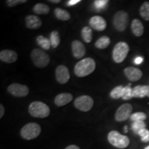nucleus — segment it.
Wrapping results in <instances>:
<instances>
[{
    "instance_id": "nucleus-1",
    "label": "nucleus",
    "mask_w": 149,
    "mask_h": 149,
    "mask_svg": "<svg viewBox=\"0 0 149 149\" xmlns=\"http://www.w3.org/2000/svg\"><path fill=\"white\" fill-rule=\"evenodd\" d=\"M95 61L91 57L83 59L76 64L74 68V74L79 77H84L92 73L95 69Z\"/></svg>"
},
{
    "instance_id": "nucleus-20",
    "label": "nucleus",
    "mask_w": 149,
    "mask_h": 149,
    "mask_svg": "<svg viewBox=\"0 0 149 149\" xmlns=\"http://www.w3.org/2000/svg\"><path fill=\"white\" fill-rule=\"evenodd\" d=\"M54 13H55L56 17L59 20H61V21H67V20L70 19V15L69 13L66 10H64V9L57 8H55Z\"/></svg>"
},
{
    "instance_id": "nucleus-26",
    "label": "nucleus",
    "mask_w": 149,
    "mask_h": 149,
    "mask_svg": "<svg viewBox=\"0 0 149 149\" xmlns=\"http://www.w3.org/2000/svg\"><path fill=\"white\" fill-rule=\"evenodd\" d=\"M50 41H51V46L53 48H57L60 43V37L59 33L57 31H54L51 33L50 35Z\"/></svg>"
},
{
    "instance_id": "nucleus-31",
    "label": "nucleus",
    "mask_w": 149,
    "mask_h": 149,
    "mask_svg": "<svg viewBox=\"0 0 149 149\" xmlns=\"http://www.w3.org/2000/svg\"><path fill=\"white\" fill-rule=\"evenodd\" d=\"M138 135L140 136L141 141H144V142L149 141V130L146 128L141 130L138 133Z\"/></svg>"
},
{
    "instance_id": "nucleus-8",
    "label": "nucleus",
    "mask_w": 149,
    "mask_h": 149,
    "mask_svg": "<svg viewBox=\"0 0 149 149\" xmlns=\"http://www.w3.org/2000/svg\"><path fill=\"white\" fill-rule=\"evenodd\" d=\"M94 104V101L93 98L88 95H82L78 97L74 100V107L79 111L83 112L89 111L92 109Z\"/></svg>"
},
{
    "instance_id": "nucleus-30",
    "label": "nucleus",
    "mask_w": 149,
    "mask_h": 149,
    "mask_svg": "<svg viewBox=\"0 0 149 149\" xmlns=\"http://www.w3.org/2000/svg\"><path fill=\"white\" fill-rule=\"evenodd\" d=\"M130 118L133 122H136V121H144L146 119V115L144 113H142V112H137V113H133Z\"/></svg>"
},
{
    "instance_id": "nucleus-22",
    "label": "nucleus",
    "mask_w": 149,
    "mask_h": 149,
    "mask_svg": "<svg viewBox=\"0 0 149 149\" xmlns=\"http://www.w3.org/2000/svg\"><path fill=\"white\" fill-rule=\"evenodd\" d=\"M110 43H111V40L109 37L102 36L97 40L95 46L99 49H104L109 46Z\"/></svg>"
},
{
    "instance_id": "nucleus-5",
    "label": "nucleus",
    "mask_w": 149,
    "mask_h": 149,
    "mask_svg": "<svg viewBox=\"0 0 149 149\" xmlns=\"http://www.w3.org/2000/svg\"><path fill=\"white\" fill-rule=\"evenodd\" d=\"M31 59L35 66L39 68H44L49 64L50 56L46 52L40 48H35L31 53Z\"/></svg>"
},
{
    "instance_id": "nucleus-32",
    "label": "nucleus",
    "mask_w": 149,
    "mask_h": 149,
    "mask_svg": "<svg viewBox=\"0 0 149 149\" xmlns=\"http://www.w3.org/2000/svg\"><path fill=\"white\" fill-rule=\"evenodd\" d=\"M108 2L109 1L107 0H96L94 1V4L97 9H102L107 6Z\"/></svg>"
},
{
    "instance_id": "nucleus-24",
    "label": "nucleus",
    "mask_w": 149,
    "mask_h": 149,
    "mask_svg": "<svg viewBox=\"0 0 149 149\" xmlns=\"http://www.w3.org/2000/svg\"><path fill=\"white\" fill-rule=\"evenodd\" d=\"M81 37L86 43H90L93 40V31L89 26L84 27L81 30Z\"/></svg>"
},
{
    "instance_id": "nucleus-37",
    "label": "nucleus",
    "mask_w": 149,
    "mask_h": 149,
    "mask_svg": "<svg viewBox=\"0 0 149 149\" xmlns=\"http://www.w3.org/2000/svg\"><path fill=\"white\" fill-rule=\"evenodd\" d=\"M65 149H80L79 147L76 145H70V146H67Z\"/></svg>"
},
{
    "instance_id": "nucleus-25",
    "label": "nucleus",
    "mask_w": 149,
    "mask_h": 149,
    "mask_svg": "<svg viewBox=\"0 0 149 149\" xmlns=\"http://www.w3.org/2000/svg\"><path fill=\"white\" fill-rule=\"evenodd\" d=\"M139 13L141 17L146 21H149V2L145 1L139 8Z\"/></svg>"
},
{
    "instance_id": "nucleus-13",
    "label": "nucleus",
    "mask_w": 149,
    "mask_h": 149,
    "mask_svg": "<svg viewBox=\"0 0 149 149\" xmlns=\"http://www.w3.org/2000/svg\"><path fill=\"white\" fill-rule=\"evenodd\" d=\"M72 52L74 58H82L86 53V48L82 42L79 40H74L72 42Z\"/></svg>"
},
{
    "instance_id": "nucleus-35",
    "label": "nucleus",
    "mask_w": 149,
    "mask_h": 149,
    "mask_svg": "<svg viewBox=\"0 0 149 149\" xmlns=\"http://www.w3.org/2000/svg\"><path fill=\"white\" fill-rule=\"evenodd\" d=\"M4 107L2 104H0V118H2V117L4 115Z\"/></svg>"
},
{
    "instance_id": "nucleus-9",
    "label": "nucleus",
    "mask_w": 149,
    "mask_h": 149,
    "mask_svg": "<svg viewBox=\"0 0 149 149\" xmlns=\"http://www.w3.org/2000/svg\"><path fill=\"white\" fill-rule=\"evenodd\" d=\"M132 111H133V107L131 104L128 103L122 104L120 107H119L115 113V120L117 122L126 121L131 116Z\"/></svg>"
},
{
    "instance_id": "nucleus-33",
    "label": "nucleus",
    "mask_w": 149,
    "mask_h": 149,
    "mask_svg": "<svg viewBox=\"0 0 149 149\" xmlns=\"http://www.w3.org/2000/svg\"><path fill=\"white\" fill-rule=\"evenodd\" d=\"M26 2V0H8V1H6L7 5H8L9 7H14L17 5L22 4V3H25Z\"/></svg>"
},
{
    "instance_id": "nucleus-11",
    "label": "nucleus",
    "mask_w": 149,
    "mask_h": 149,
    "mask_svg": "<svg viewBox=\"0 0 149 149\" xmlns=\"http://www.w3.org/2000/svg\"><path fill=\"white\" fill-rule=\"evenodd\" d=\"M55 77L57 81L61 84L67 83L70 79L68 68L64 65H59L55 70Z\"/></svg>"
},
{
    "instance_id": "nucleus-7",
    "label": "nucleus",
    "mask_w": 149,
    "mask_h": 149,
    "mask_svg": "<svg viewBox=\"0 0 149 149\" xmlns=\"http://www.w3.org/2000/svg\"><path fill=\"white\" fill-rule=\"evenodd\" d=\"M113 23L117 31H125L128 24V14L124 10L118 11L113 17Z\"/></svg>"
},
{
    "instance_id": "nucleus-34",
    "label": "nucleus",
    "mask_w": 149,
    "mask_h": 149,
    "mask_svg": "<svg viewBox=\"0 0 149 149\" xmlns=\"http://www.w3.org/2000/svg\"><path fill=\"white\" fill-rule=\"evenodd\" d=\"M143 60H144V59H143L142 57H137L135 59V60H134V62H135V64L139 65L142 63Z\"/></svg>"
},
{
    "instance_id": "nucleus-40",
    "label": "nucleus",
    "mask_w": 149,
    "mask_h": 149,
    "mask_svg": "<svg viewBox=\"0 0 149 149\" xmlns=\"http://www.w3.org/2000/svg\"><path fill=\"white\" fill-rule=\"evenodd\" d=\"M148 86V85H147ZM147 97H149V86H148V92H147Z\"/></svg>"
},
{
    "instance_id": "nucleus-15",
    "label": "nucleus",
    "mask_w": 149,
    "mask_h": 149,
    "mask_svg": "<svg viewBox=\"0 0 149 149\" xmlns=\"http://www.w3.org/2000/svg\"><path fill=\"white\" fill-rule=\"evenodd\" d=\"M17 54L16 52L10 50H3L0 52V59L1 61L8 63V64H12L15 62L17 59Z\"/></svg>"
},
{
    "instance_id": "nucleus-41",
    "label": "nucleus",
    "mask_w": 149,
    "mask_h": 149,
    "mask_svg": "<svg viewBox=\"0 0 149 149\" xmlns=\"http://www.w3.org/2000/svg\"><path fill=\"white\" fill-rule=\"evenodd\" d=\"M144 149H149V146H146V148H145Z\"/></svg>"
},
{
    "instance_id": "nucleus-21",
    "label": "nucleus",
    "mask_w": 149,
    "mask_h": 149,
    "mask_svg": "<svg viewBox=\"0 0 149 149\" xmlns=\"http://www.w3.org/2000/svg\"><path fill=\"white\" fill-rule=\"evenodd\" d=\"M33 11L38 15H46L49 13L50 8L45 3H38L33 7Z\"/></svg>"
},
{
    "instance_id": "nucleus-29",
    "label": "nucleus",
    "mask_w": 149,
    "mask_h": 149,
    "mask_svg": "<svg viewBox=\"0 0 149 149\" xmlns=\"http://www.w3.org/2000/svg\"><path fill=\"white\" fill-rule=\"evenodd\" d=\"M133 97V89L131 88L130 84H128L126 86L124 87L122 93V98L124 100H129Z\"/></svg>"
},
{
    "instance_id": "nucleus-16",
    "label": "nucleus",
    "mask_w": 149,
    "mask_h": 149,
    "mask_svg": "<svg viewBox=\"0 0 149 149\" xmlns=\"http://www.w3.org/2000/svg\"><path fill=\"white\" fill-rule=\"evenodd\" d=\"M26 25L27 28L30 29H37L42 26V22L41 19L36 15H31L26 16L25 19Z\"/></svg>"
},
{
    "instance_id": "nucleus-18",
    "label": "nucleus",
    "mask_w": 149,
    "mask_h": 149,
    "mask_svg": "<svg viewBox=\"0 0 149 149\" xmlns=\"http://www.w3.org/2000/svg\"><path fill=\"white\" fill-rule=\"evenodd\" d=\"M132 32L136 37H140L143 35L144 31V28L142 23L138 19H135L131 23Z\"/></svg>"
},
{
    "instance_id": "nucleus-3",
    "label": "nucleus",
    "mask_w": 149,
    "mask_h": 149,
    "mask_svg": "<svg viewBox=\"0 0 149 149\" xmlns=\"http://www.w3.org/2000/svg\"><path fill=\"white\" fill-rule=\"evenodd\" d=\"M108 140L112 146L118 148H126L130 143L127 136L122 135L117 130H112L108 135Z\"/></svg>"
},
{
    "instance_id": "nucleus-39",
    "label": "nucleus",
    "mask_w": 149,
    "mask_h": 149,
    "mask_svg": "<svg viewBox=\"0 0 149 149\" xmlns=\"http://www.w3.org/2000/svg\"><path fill=\"white\" fill-rule=\"evenodd\" d=\"M124 131H125V133H127L128 132V127L126 126L124 127Z\"/></svg>"
},
{
    "instance_id": "nucleus-10",
    "label": "nucleus",
    "mask_w": 149,
    "mask_h": 149,
    "mask_svg": "<svg viewBox=\"0 0 149 149\" xmlns=\"http://www.w3.org/2000/svg\"><path fill=\"white\" fill-rule=\"evenodd\" d=\"M8 93L15 97H22L28 95L29 93V88L27 86L14 83L10 84L7 88Z\"/></svg>"
},
{
    "instance_id": "nucleus-14",
    "label": "nucleus",
    "mask_w": 149,
    "mask_h": 149,
    "mask_svg": "<svg viewBox=\"0 0 149 149\" xmlns=\"http://www.w3.org/2000/svg\"><path fill=\"white\" fill-rule=\"evenodd\" d=\"M124 74L126 77L130 81H136L140 79L142 77L143 73L141 70L139 68H135V67L130 66L127 67L124 69Z\"/></svg>"
},
{
    "instance_id": "nucleus-6",
    "label": "nucleus",
    "mask_w": 149,
    "mask_h": 149,
    "mask_svg": "<svg viewBox=\"0 0 149 149\" xmlns=\"http://www.w3.org/2000/svg\"><path fill=\"white\" fill-rule=\"evenodd\" d=\"M129 46L127 43L120 42L117 43L115 46L113 51V59L115 63L120 64L126 59L128 52H129Z\"/></svg>"
},
{
    "instance_id": "nucleus-36",
    "label": "nucleus",
    "mask_w": 149,
    "mask_h": 149,
    "mask_svg": "<svg viewBox=\"0 0 149 149\" xmlns=\"http://www.w3.org/2000/svg\"><path fill=\"white\" fill-rule=\"evenodd\" d=\"M79 2H80V0H70L68 2V4L69 6H73L74 4H77Z\"/></svg>"
},
{
    "instance_id": "nucleus-2",
    "label": "nucleus",
    "mask_w": 149,
    "mask_h": 149,
    "mask_svg": "<svg viewBox=\"0 0 149 149\" xmlns=\"http://www.w3.org/2000/svg\"><path fill=\"white\" fill-rule=\"evenodd\" d=\"M29 113L33 117L37 118H45L51 113L50 108L42 102H33L30 104L29 108Z\"/></svg>"
},
{
    "instance_id": "nucleus-27",
    "label": "nucleus",
    "mask_w": 149,
    "mask_h": 149,
    "mask_svg": "<svg viewBox=\"0 0 149 149\" xmlns=\"http://www.w3.org/2000/svg\"><path fill=\"white\" fill-rule=\"evenodd\" d=\"M146 124L144 121H136V122H133L131 127L134 133L138 135L141 130L146 128Z\"/></svg>"
},
{
    "instance_id": "nucleus-23",
    "label": "nucleus",
    "mask_w": 149,
    "mask_h": 149,
    "mask_svg": "<svg viewBox=\"0 0 149 149\" xmlns=\"http://www.w3.org/2000/svg\"><path fill=\"white\" fill-rule=\"evenodd\" d=\"M37 42L40 47H42V48H43L44 50H46V51L49 50L51 46L50 40L42 36V35H40V36L37 37Z\"/></svg>"
},
{
    "instance_id": "nucleus-38",
    "label": "nucleus",
    "mask_w": 149,
    "mask_h": 149,
    "mask_svg": "<svg viewBox=\"0 0 149 149\" xmlns=\"http://www.w3.org/2000/svg\"><path fill=\"white\" fill-rule=\"evenodd\" d=\"M49 1L51 3H58L61 2L60 0H50Z\"/></svg>"
},
{
    "instance_id": "nucleus-28",
    "label": "nucleus",
    "mask_w": 149,
    "mask_h": 149,
    "mask_svg": "<svg viewBox=\"0 0 149 149\" xmlns=\"http://www.w3.org/2000/svg\"><path fill=\"white\" fill-rule=\"evenodd\" d=\"M123 89H124V86H118L115 87L110 93L111 97L114 99V100H117V99L122 97Z\"/></svg>"
},
{
    "instance_id": "nucleus-17",
    "label": "nucleus",
    "mask_w": 149,
    "mask_h": 149,
    "mask_svg": "<svg viewBox=\"0 0 149 149\" xmlns=\"http://www.w3.org/2000/svg\"><path fill=\"white\" fill-rule=\"evenodd\" d=\"M72 98H73V96L70 93H63L57 95L55 97L54 102H55V105H57V107H63L71 102Z\"/></svg>"
},
{
    "instance_id": "nucleus-4",
    "label": "nucleus",
    "mask_w": 149,
    "mask_h": 149,
    "mask_svg": "<svg viewBox=\"0 0 149 149\" xmlns=\"http://www.w3.org/2000/svg\"><path fill=\"white\" fill-rule=\"evenodd\" d=\"M41 131L42 129L38 124L31 122L23 126L20 131V134L24 139L31 140L38 137L40 135Z\"/></svg>"
},
{
    "instance_id": "nucleus-19",
    "label": "nucleus",
    "mask_w": 149,
    "mask_h": 149,
    "mask_svg": "<svg viewBox=\"0 0 149 149\" xmlns=\"http://www.w3.org/2000/svg\"><path fill=\"white\" fill-rule=\"evenodd\" d=\"M148 92V86H137L133 89V97L144 98L147 96Z\"/></svg>"
},
{
    "instance_id": "nucleus-12",
    "label": "nucleus",
    "mask_w": 149,
    "mask_h": 149,
    "mask_svg": "<svg viewBox=\"0 0 149 149\" xmlns=\"http://www.w3.org/2000/svg\"><path fill=\"white\" fill-rule=\"evenodd\" d=\"M89 24L92 29L97 31H103L107 28V22L102 17L95 15L90 19Z\"/></svg>"
}]
</instances>
